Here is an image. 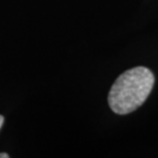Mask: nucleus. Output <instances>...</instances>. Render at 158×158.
<instances>
[{"instance_id": "7ed1b4c3", "label": "nucleus", "mask_w": 158, "mask_h": 158, "mask_svg": "<svg viewBox=\"0 0 158 158\" xmlns=\"http://www.w3.org/2000/svg\"><path fill=\"white\" fill-rule=\"evenodd\" d=\"M3 121H4V118H3L2 115H0V128H1V126L3 124Z\"/></svg>"}, {"instance_id": "f03ea898", "label": "nucleus", "mask_w": 158, "mask_h": 158, "mask_svg": "<svg viewBox=\"0 0 158 158\" xmlns=\"http://www.w3.org/2000/svg\"><path fill=\"white\" fill-rule=\"evenodd\" d=\"M9 155L6 153H0V158H8Z\"/></svg>"}, {"instance_id": "f257e3e1", "label": "nucleus", "mask_w": 158, "mask_h": 158, "mask_svg": "<svg viewBox=\"0 0 158 158\" xmlns=\"http://www.w3.org/2000/svg\"><path fill=\"white\" fill-rule=\"evenodd\" d=\"M154 81L153 73L146 67H135L125 71L116 79L110 89V108L119 115L135 111L149 97Z\"/></svg>"}]
</instances>
